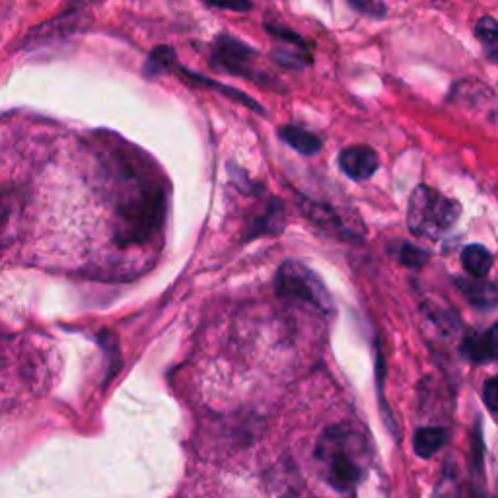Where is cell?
Returning a JSON list of instances; mask_svg holds the SVG:
<instances>
[{"instance_id": "obj_1", "label": "cell", "mask_w": 498, "mask_h": 498, "mask_svg": "<svg viewBox=\"0 0 498 498\" xmlns=\"http://www.w3.org/2000/svg\"><path fill=\"white\" fill-rule=\"evenodd\" d=\"M315 457L333 489L353 491L364 479L370 452L361 428L337 424L327 428L317 440Z\"/></svg>"}, {"instance_id": "obj_2", "label": "cell", "mask_w": 498, "mask_h": 498, "mask_svg": "<svg viewBox=\"0 0 498 498\" xmlns=\"http://www.w3.org/2000/svg\"><path fill=\"white\" fill-rule=\"evenodd\" d=\"M460 211V205L452 198L440 195L432 187L418 185L409 198L407 222L415 236L436 240L455 224Z\"/></svg>"}, {"instance_id": "obj_3", "label": "cell", "mask_w": 498, "mask_h": 498, "mask_svg": "<svg viewBox=\"0 0 498 498\" xmlns=\"http://www.w3.org/2000/svg\"><path fill=\"white\" fill-rule=\"evenodd\" d=\"M276 292L278 296L302 300L314 306L322 314H330L333 310V300L327 292L322 278L306 265L296 261H286L276 273Z\"/></svg>"}, {"instance_id": "obj_4", "label": "cell", "mask_w": 498, "mask_h": 498, "mask_svg": "<svg viewBox=\"0 0 498 498\" xmlns=\"http://www.w3.org/2000/svg\"><path fill=\"white\" fill-rule=\"evenodd\" d=\"M211 65L228 74L252 78V81H261L267 76L261 63H259V53L255 49L228 34H221L214 39L211 49Z\"/></svg>"}, {"instance_id": "obj_5", "label": "cell", "mask_w": 498, "mask_h": 498, "mask_svg": "<svg viewBox=\"0 0 498 498\" xmlns=\"http://www.w3.org/2000/svg\"><path fill=\"white\" fill-rule=\"evenodd\" d=\"M265 29L275 39L273 58L283 66L291 68H304L312 65V53L310 47L304 42L302 35H298L292 29H288L281 24L267 22Z\"/></svg>"}, {"instance_id": "obj_6", "label": "cell", "mask_w": 498, "mask_h": 498, "mask_svg": "<svg viewBox=\"0 0 498 498\" xmlns=\"http://www.w3.org/2000/svg\"><path fill=\"white\" fill-rule=\"evenodd\" d=\"M338 166H341L345 175L354 179V182H364V179H370L376 174V169L380 167V158L370 146L356 144L345 148L338 154Z\"/></svg>"}, {"instance_id": "obj_7", "label": "cell", "mask_w": 498, "mask_h": 498, "mask_svg": "<svg viewBox=\"0 0 498 498\" xmlns=\"http://www.w3.org/2000/svg\"><path fill=\"white\" fill-rule=\"evenodd\" d=\"M177 71H179V74H182V78H183L185 82L195 84V86H201V88H208V89H214V92L222 94L226 97L234 99V102L249 107V109H252V112H255L259 115H265L261 105H259L257 102H253V99L249 97V96H245L244 92H240V89H236L232 86H226V84H221V82H214V81H208L206 76H201V74H197L193 71H189V68H177Z\"/></svg>"}, {"instance_id": "obj_8", "label": "cell", "mask_w": 498, "mask_h": 498, "mask_svg": "<svg viewBox=\"0 0 498 498\" xmlns=\"http://www.w3.org/2000/svg\"><path fill=\"white\" fill-rule=\"evenodd\" d=\"M463 354L475 362L498 358V323L481 335H470L463 341Z\"/></svg>"}, {"instance_id": "obj_9", "label": "cell", "mask_w": 498, "mask_h": 498, "mask_svg": "<svg viewBox=\"0 0 498 498\" xmlns=\"http://www.w3.org/2000/svg\"><path fill=\"white\" fill-rule=\"evenodd\" d=\"M278 136H281L288 146L294 148L296 152H300L304 156H314L323 148L320 136L296 125L283 127L281 131H278Z\"/></svg>"}, {"instance_id": "obj_10", "label": "cell", "mask_w": 498, "mask_h": 498, "mask_svg": "<svg viewBox=\"0 0 498 498\" xmlns=\"http://www.w3.org/2000/svg\"><path fill=\"white\" fill-rule=\"evenodd\" d=\"M457 286L463 292V296L470 300L473 306L479 307H491L498 302V288L491 283L485 281H467V278H462L457 281Z\"/></svg>"}, {"instance_id": "obj_11", "label": "cell", "mask_w": 498, "mask_h": 498, "mask_svg": "<svg viewBox=\"0 0 498 498\" xmlns=\"http://www.w3.org/2000/svg\"><path fill=\"white\" fill-rule=\"evenodd\" d=\"M462 263L465 267V271L475 278H483L486 273L491 271L493 267V255L489 253V249L483 245H467L463 249Z\"/></svg>"}, {"instance_id": "obj_12", "label": "cell", "mask_w": 498, "mask_h": 498, "mask_svg": "<svg viewBox=\"0 0 498 498\" xmlns=\"http://www.w3.org/2000/svg\"><path fill=\"white\" fill-rule=\"evenodd\" d=\"M447 432L444 428H418L415 434V452L421 457H432L444 446Z\"/></svg>"}, {"instance_id": "obj_13", "label": "cell", "mask_w": 498, "mask_h": 498, "mask_svg": "<svg viewBox=\"0 0 498 498\" xmlns=\"http://www.w3.org/2000/svg\"><path fill=\"white\" fill-rule=\"evenodd\" d=\"M475 35L485 49V55L489 57L493 63H498V19L491 16L481 18L475 26Z\"/></svg>"}, {"instance_id": "obj_14", "label": "cell", "mask_w": 498, "mask_h": 498, "mask_svg": "<svg viewBox=\"0 0 498 498\" xmlns=\"http://www.w3.org/2000/svg\"><path fill=\"white\" fill-rule=\"evenodd\" d=\"M177 66V55L172 47L167 45H160L156 47L154 51L151 53V57L146 58L144 65V74L146 76H160L172 68Z\"/></svg>"}, {"instance_id": "obj_15", "label": "cell", "mask_w": 498, "mask_h": 498, "mask_svg": "<svg viewBox=\"0 0 498 498\" xmlns=\"http://www.w3.org/2000/svg\"><path fill=\"white\" fill-rule=\"evenodd\" d=\"M426 259H428V253L423 252L421 247H415L411 244H405L401 247V261L407 267H413V268L423 267L426 263Z\"/></svg>"}, {"instance_id": "obj_16", "label": "cell", "mask_w": 498, "mask_h": 498, "mask_svg": "<svg viewBox=\"0 0 498 498\" xmlns=\"http://www.w3.org/2000/svg\"><path fill=\"white\" fill-rule=\"evenodd\" d=\"M348 3H351L358 12L368 14V16L382 18L387 12V8L382 0H348Z\"/></svg>"}, {"instance_id": "obj_17", "label": "cell", "mask_w": 498, "mask_h": 498, "mask_svg": "<svg viewBox=\"0 0 498 498\" xmlns=\"http://www.w3.org/2000/svg\"><path fill=\"white\" fill-rule=\"evenodd\" d=\"M205 3L221 10H232V12H247L252 8V0H205Z\"/></svg>"}, {"instance_id": "obj_18", "label": "cell", "mask_w": 498, "mask_h": 498, "mask_svg": "<svg viewBox=\"0 0 498 498\" xmlns=\"http://www.w3.org/2000/svg\"><path fill=\"white\" fill-rule=\"evenodd\" d=\"M483 397H485L486 407H489L491 411L498 413V376L491 377V380H486L485 390H483Z\"/></svg>"}]
</instances>
